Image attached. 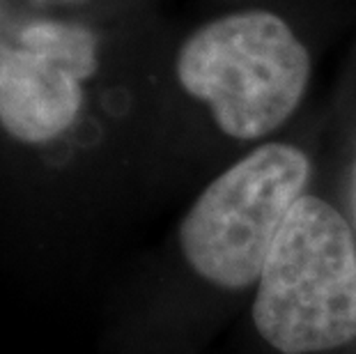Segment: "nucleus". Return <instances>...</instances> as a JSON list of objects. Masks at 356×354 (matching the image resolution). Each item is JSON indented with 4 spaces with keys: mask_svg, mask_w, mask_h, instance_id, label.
<instances>
[{
    "mask_svg": "<svg viewBox=\"0 0 356 354\" xmlns=\"http://www.w3.org/2000/svg\"><path fill=\"white\" fill-rule=\"evenodd\" d=\"M175 74L211 108L218 129L253 140L297 111L310 81V54L278 14L244 10L193 30L177 51Z\"/></svg>",
    "mask_w": 356,
    "mask_h": 354,
    "instance_id": "nucleus-2",
    "label": "nucleus"
},
{
    "mask_svg": "<svg viewBox=\"0 0 356 354\" xmlns=\"http://www.w3.org/2000/svg\"><path fill=\"white\" fill-rule=\"evenodd\" d=\"M99 42L74 21H28L0 42V127L26 145L60 138L76 122Z\"/></svg>",
    "mask_w": 356,
    "mask_h": 354,
    "instance_id": "nucleus-4",
    "label": "nucleus"
},
{
    "mask_svg": "<svg viewBox=\"0 0 356 354\" xmlns=\"http://www.w3.org/2000/svg\"><path fill=\"white\" fill-rule=\"evenodd\" d=\"M255 329L283 354H315L356 338V239L327 200L301 195L287 214L253 301Z\"/></svg>",
    "mask_w": 356,
    "mask_h": 354,
    "instance_id": "nucleus-1",
    "label": "nucleus"
},
{
    "mask_svg": "<svg viewBox=\"0 0 356 354\" xmlns=\"http://www.w3.org/2000/svg\"><path fill=\"white\" fill-rule=\"evenodd\" d=\"M308 177V156L287 143L257 147L223 170L181 218L179 246L188 267L228 290L257 281Z\"/></svg>",
    "mask_w": 356,
    "mask_h": 354,
    "instance_id": "nucleus-3",
    "label": "nucleus"
},
{
    "mask_svg": "<svg viewBox=\"0 0 356 354\" xmlns=\"http://www.w3.org/2000/svg\"><path fill=\"white\" fill-rule=\"evenodd\" d=\"M67 3H72V0H67Z\"/></svg>",
    "mask_w": 356,
    "mask_h": 354,
    "instance_id": "nucleus-5",
    "label": "nucleus"
}]
</instances>
